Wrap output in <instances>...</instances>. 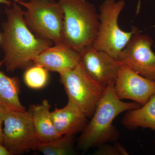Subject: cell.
Here are the masks:
<instances>
[{
	"mask_svg": "<svg viewBox=\"0 0 155 155\" xmlns=\"http://www.w3.org/2000/svg\"><path fill=\"white\" fill-rule=\"evenodd\" d=\"M121 122L130 130L143 127L155 131V94L140 107L127 111Z\"/></svg>",
	"mask_w": 155,
	"mask_h": 155,
	"instance_id": "14",
	"label": "cell"
},
{
	"mask_svg": "<svg viewBox=\"0 0 155 155\" xmlns=\"http://www.w3.org/2000/svg\"><path fill=\"white\" fill-rule=\"evenodd\" d=\"M134 29L133 35L117 60L139 75L155 81V54L152 49L153 41L137 28Z\"/></svg>",
	"mask_w": 155,
	"mask_h": 155,
	"instance_id": "8",
	"label": "cell"
},
{
	"mask_svg": "<svg viewBox=\"0 0 155 155\" xmlns=\"http://www.w3.org/2000/svg\"><path fill=\"white\" fill-rule=\"evenodd\" d=\"M120 100L145 104L155 94V81L147 79L121 64L114 86Z\"/></svg>",
	"mask_w": 155,
	"mask_h": 155,
	"instance_id": "9",
	"label": "cell"
},
{
	"mask_svg": "<svg viewBox=\"0 0 155 155\" xmlns=\"http://www.w3.org/2000/svg\"></svg>",
	"mask_w": 155,
	"mask_h": 155,
	"instance_id": "25",
	"label": "cell"
},
{
	"mask_svg": "<svg viewBox=\"0 0 155 155\" xmlns=\"http://www.w3.org/2000/svg\"><path fill=\"white\" fill-rule=\"evenodd\" d=\"M17 1H21V2H25V1H26L27 0H17ZM44 1H51V2H53V1H55V0H44Z\"/></svg>",
	"mask_w": 155,
	"mask_h": 155,
	"instance_id": "22",
	"label": "cell"
},
{
	"mask_svg": "<svg viewBox=\"0 0 155 155\" xmlns=\"http://www.w3.org/2000/svg\"><path fill=\"white\" fill-rule=\"evenodd\" d=\"M115 81L109 84L96 109L78 139L77 148L87 151L118 140L119 131L113 123L122 113L140 107L138 103L125 102L117 97L114 91Z\"/></svg>",
	"mask_w": 155,
	"mask_h": 155,
	"instance_id": "2",
	"label": "cell"
},
{
	"mask_svg": "<svg viewBox=\"0 0 155 155\" xmlns=\"http://www.w3.org/2000/svg\"><path fill=\"white\" fill-rule=\"evenodd\" d=\"M48 72L44 67L35 64L24 72L23 80L29 88L40 89L45 87L47 84Z\"/></svg>",
	"mask_w": 155,
	"mask_h": 155,
	"instance_id": "17",
	"label": "cell"
},
{
	"mask_svg": "<svg viewBox=\"0 0 155 155\" xmlns=\"http://www.w3.org/2000/svg\"><path fill=\"white\" fill-rule=\"evenodd\" d=\"M94 154L96 155H127V150L121 143H115L114 145L107 143L98 147Z\"/></svg>",
	"mask_w": 155,
	"mask_h": 155,
	"instance_id": "18",
	"label": "cell"
},
{
	"mask_svg": "<svg viewBox=\"0 0 155 155\" xmlns=\"http://www.w3.org/2000/svg\"><path fill=\"white\" fill-rule=\"evenodd\" d=\"M154 48H155V45H154Z\"/></svg>",
	"mask_w": 155,
	"mask_h": 155,
	"instance_id": "24",
	"label": "cell"
},
{
	"mask_svg": "<svg viewBox=\"0 0 155 155\" xmlns=\"http://www.w3.org/2000/svg\"><path fill=\"white\" fill-rule=\"evenodd\" d=\"M32 62L51 72L59 74L72 69L81 62V53L65 45L50 47L35 58Z\"/></svg>",
	"mask_w": 155,
	"mask_h": 155,
	"instance_id": "11",
	"label": "cell"
},
{
	"mask_svg": "<svg viewBox=\"0 0 155 155\" xmlns=\"http://www.w3.org/2000/svg\"><path fill=\"white\" fill-rule=\"evenodd\" d=\"M14 1L7 7V19L2 25L1 43L4 52V64L8 72L27 66L53 43L40 38L30 30L24 20L23 10Z\"/></svg>",
	"mask_w": 155,
	"mask_h": 155,
	"instance_id": "1",
	"label": "cell"
},
{
	"mask_svg": "<svg viewBox=\"0 0 155 155\" xmlns=\"http://www.w3.org/2000/svg\"><path fill=\"white\" fill-rule=\"evenodd\" d=\"M56 130L61 136L75 135L81 132L88 123L87 116L72 103L51 112Z\"/></svg>",
	"mask_w": 155,
	"mask_h": 155,
	"instance_id": "12",
	"label": "cell"
},
{
	"mask_svg": "<svg viewBox=\"0 0 155 155\" xmlns=\"http://www.w3.org/2000/svg\"><path fill=\"white\" fill-rule=\"evenodd\" d=\"M125 5L123 0H106L100 6L99 26L92 45L96 49L104 51L117 60L134 32V27L131 31H126L119 27V15Z\"/></svg>",
	"mask_w": 155,
	"mask_h": 155,
	"instance_id": "5",
	"label": "cell"
},
{
	"mask_svg": "<svg viewBox=\"0 0 155 155\" xmlns=\"http://www.w3.org/2000/svg\"><path fill=\"white\" fill-rule=\"evenodd\" d=\"M0 4H4L7 7H10L12 5V3L10 0H0Z\"/></svg>",
	"mask_w": 155,
	"mask_h": 155,
	"instance_id": "21",
	"label": "cell"
},
{
	"mask_svg": "<svg viewBox=\"0 0 155 155\" xmlns=\"http://www.w3.org/2000/svg\"><path fill=\"white\" fill-rule=\"evenodd\" d=\"M0 41H1V35H0Z\"/></svg>",
	"mask_w": 155,
	"mask_h": 155,
	"instance_id": "23",
	"label": "cell"
},
{
	"mask_svg": "<svg viewBox=\"0 0 155 155\" xmlns=\"http://www.w3.org/2000/svg\"><path fill=\"white\" fill-rule=\"evenodd\" d=\"M68 101L77 107L87 118H91L106 87L97 82L80 62L72 69L60 74Z\"/></svg>",
	"mask_w": 155,
	"mask_h": 155,
	"instance_id": "6",
	"label": "cell"
},
{
	"mask_svg": "<svg viewBox=\"0 0 155 155\" xmlns=\"http://www.w3.org/2000/svg\"><path fill=\"white\" fill-rule=\"evenodd\" d=\"M4 61L0 60V105L9 110L25 111L20 102V82L18 77H11L1 70Z\"/></svg>",
	"mask_w": 155,
	"mask_h": 155,
	"instance_id": "15",
	"label": "cell"
},
{
	"mask_svg": "<svg viewBox=\"0 0 155 155\" xmlns=\"http://www.w3.org/2000/svg\"><path fill=\"white\" fill-rule=\"evenodd\" d=\"M74 135H65L46 143L38 141L36 150L45 155H69L75 153Z\"/></svg>",
	"mask_w": 155,
	"mask_h": 155,
	"instance_id": "16",
	"label": "cell"
},
{
	"mask_svg": "<svg viewBox=\"0 0 155 155\" xmlns=\"http://www.w3.org/2000/svg\"><path fill=\"white\" fill-rule=\"evenodd\" d=\"M47 100H43L41 104L33 105L30 111L37 137L38 141L46 143L61 137L54 126Z\"/></svg>",
	"mask_w": 155,
	"mask_h": 155,
	"instance_id": "13",
	"label": "cell"
},
{
	"mask_svg": "<svg viewBox=\"0 0 155 155\" xmlns=\"http://www.w3.org/2000/svg\"><path fill=\"white\" fill-rule=\"evenodd\" d=\"M81 62L87 73L106 87L115 81L121 63L104 51L87 47L81 52Z\"/></svg>",
	"mask_w": 155,
	"mask_h": 155,
	"instance_id": "10",
	"label": "cell"
},
{
	"mask_svg": "<svg viewBox=\"0 0 155 155\" xmlns=\"http://www.w3.org/2000/svg\"><path fill=\"white\" fill-rule=\"evenodd\" d=\"M4 124L3 145L11 155L36 150L38 140L30 110H7Z\"/></svg>",
	"mask_w": 155,
	"mask_h": 155,
	"instance_id": "7",
	"label": "cell"
},
{
	"mask_svg": "<svg viewBox=\"0 0 155 155\" xmlns=\"http://www.w3.org/2000/svg\"><path fill=\"white\" fill-rule=\"evenodd\" d=\"M64 11L63 41L81 53L92 46L99 26V14L86 0H58Z\"/></svg>",
	"mask_w": 155,
	"mask_h": 155,
	"instance_id": "3",
	"label": "cell"
},
{
	"mask_svg": "<svg viewBox=\"0 0 155 155\" xmlns=\"http://www.w3.org/2000/svg\"><path fill=\"white\" fill-rule=\"evenodd\" d=\"M14 1L25 8L23 17L32 33L40 38L51 41L54 45H64V11L58 2Z\"/></svg>",
	"mask_w": 155,
	"mask_h": 155,
	"instance_id": "4",
	"label": "cell"
},
{
	"mask_svg": "<svg viewBox=\"0 0 155 155\" xmlns=\"http://www.w3.org/2000/svg\"><path fill=\"white\" fill-rule=\"evenodd\" d=\"M8 109L0 105V144H3V129L2 127Z\"/></svg>",
	"mask_w": 155,
	"mask_h": 155,
	"instance_id": "19",
	"label": "cell"
},
{
	"mask_svg": "<svg viewBox=\"0 0 155 155\" xmlns=\"http://www.w3.org/2000/svg\"><path fill=\"white\" fill-rule=\"evenodd\" d=\"M0 155H11V153L3 144H0Z\"/></svg>",
	"mask_w": 155,
	"mask_h": 155,
	"instance_id": "20",
	"label": "cell"
}]
</instances>
